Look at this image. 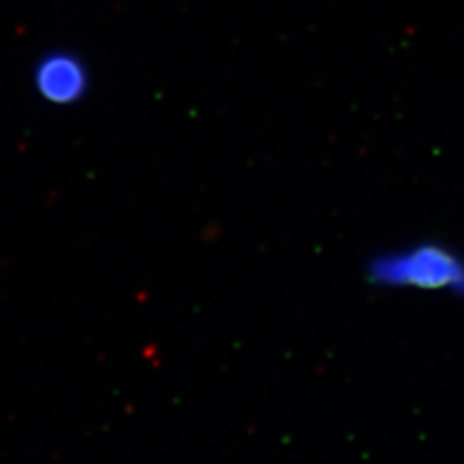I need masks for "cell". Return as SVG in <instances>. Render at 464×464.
I'll list each match as a JSON object with an SVG mask.
<instances>
[{
    "label": "cell",
    "mask_w": 464,
    "mask_h": 464,
    "mask_svg": "<svg viewBox=\"0 0 464 464\" xmlns=\"http://www.w3.org/2000/svg\"><path fill=\"white\" fill-rule=\"evenodd\" d=\"M90 70L70 51H53L41 56L34 68L37 95L54 107H72L90 92Z\"/></svg>",
    "instance_id": "cell-2"
},
{
    "label": "cell",
    "mask_w": 464,
    "mask_h": 464,
    "mask_svg": "<svg viewBox=\"0 0 464 464\" xmlns=\"http://www.w3.org/2000/svg\"><path fill=\"white\" fill-rule=\"evenodd\" d=\"M366 281L385 290H418L464 298V256L451 246L424 240L373 256Z\"/></svg>",
    "instance_id": "cell-1"
}]
</instances>
